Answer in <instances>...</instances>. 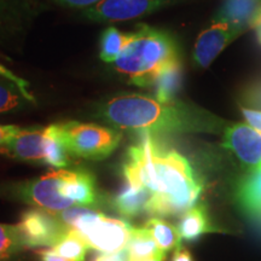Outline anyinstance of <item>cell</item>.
Masks as SVG:
<instances>
[{
	"label": "cell",
	"instance_id": "7",
	"mask_svg": "<svg viewBox=\"0 0 261 261\" xmlns=\"http://www.w3.org/2000/svg\"><path fill=\"white\" fill-rule=\"evenodd\" d=\"M54 139L50 127L46 128H21L4 145L0 152L19 161L46 165L48 149Z\"/></svg>",
	"mask_w": 261,
	"mask_h": 261
},
{
	"label": "cell",
	"instance_id": "20",
	"mask_svg": "<svg viewBox=\"0 0 261 261\" xmlns=\"http://www.w3.org/2000/svg\"><path fill=\"white\" fill-rule=\"evenodd\" d=\"M181 83V64L179 63L174 67L169 68L160 75L151 87H154L155 98H158L161 102L168 103L175 100L177 94Z\"/></svg>",
	"mask_w": 261,
	"mask_h": 261
},
{
	"label": "cell",
	"instance_id": "8",
	"mask_svg": "<svg viewBox=\"0 0 261 261\" xmlns=\"http://www.w3.org/2000/svg\"><path fill=\"white\" fill-rule=\"evenodd\" d=\"M62 169L47 173L35 180L19 187L18 196L31 204H35L51 214H58L74 204L60 192Z\"/></svg>",
	"mask_w": 261,
	"mask_h": 261
},
{
	"label": "cell",
	"instance_id": "23",
	"mask_svg": "<svg viewBox=\"0 0 261 261\" xmlns=\"http://www.w3.org/2000/svg\"><path fill=\"white\" fill-rule=\"evenodd\" d=\"M23 247L17 225L0 224V260L9 259Z\"/></svg>",
	"mask_w": 261,
	"mask_h": 261
},
{
	"label": "cell",
	"instance_id": "33",
	"mask_svg": "<svg viewBox=\"0 0 261 261\" xmlns=\"http://www.w3.org/2000/svg\"><path fill=\"white\" fill-rule=\"evenodd\" d=\"M93 261H106V259H104L103 255H99V256H97Z\"/></svg>",
	"mask_w": 261,
	"mask_h": 261
},
{
	"label": "cell",
	"instance_id": "14",
	"mask_svg": "<svg viewBox=\"0 0 261 261\" xmlns=\"http://www.w3.org/2000/svg\"><path fill=\"white\" fill-rule=\"evenodd\" d=\"M60 192L75 204L90 205L97 202L96 182L92 174L85 169H62Z\"/></svg>",
	"mask_w": 261,
	"mask_h": 261
},
{
	"label": "cell",
	"instance_id": "18",
	"mask_svg": "<svg viewBox=\"0 0 261 261\" xmlns=\"http://www.w3.org/2000/svg\"><path fill=\"white\" fill-rule=\"evenodd\" d=\"M127 249L130 261H145L163 254L145 227H133Z\"/></svg>",
	"mask_w": 261,
	"mask_h": 261
},
{
	"label": "cell",
	"instance_id": "11",
	"mask_svg": "<svg viewBox=\"0 0 261 261\" xmlns=\"http://www.w3.org/2000/svg\"><path fill=\"white\" fill-rule=\"evenodd\" d=\"M224 148L233 152L250 169L261 167V133L244 123L227 127L224 133Z\"/></svg>",
	"mask_w": 261,
	"mask_h": 261
},
{
	"label": "cell",
	"instance_id": "3",
	"mask_svg": "<svg viewBox=\"0 0 261 261\" xmlns=\"http://www.w3.org/2000/svg\"><path fill=\"white\" fill-rule=\"evenodd\" d=\"M128 34V41L114 65L130 84L152 86L163 71L180 63L177 45L166 32L139 24Z\"/></svg>",
	"mask_w": 261,
	"mask_h": 261
},
{
	"label": "cell",
	"instance_id": "19",
	"mask_svg": "<svg viewBox=\"0 0 261 261\" xmlns=\"http://www.w3.org/2000/svg\"><path fill=\"white\" fill-rule=\"evenodd\" d=\"M144 227L154 238L155 243L163 254H167L173 248L180 246L181 238L179 236L178 228L168 221L160 218H151L146 221Z\"/></svg>",
	"mask_w": 261,
	"mask_h": 261
},
{
	"label": "cell",
	"instance_id": "5",
	"mask_svg": "<svg viewBox=\"0 0 261 261\" xmlns=\"http://www.w3.org/2000/svg\"><path fill=\"white\" fill-rule=\"evenodd\" d=\"M51 128L69 154L86 160L109 158L121 142L119 130L93 123L68 121L54 123Z\"/></svg>",
	"mask_w": 261,
	"mask_h": 261
},
{
	"label": "cell",
	"instance_id": "24",
	"mask_svg": "<svg viewBox=\"0 0 261 261\" xmlns=\"http://www.w3.org/2000/svg\"><path fill=\"white\" fill-rule=\"evenodd\" d=\"M27 102H31V100H28L23 92L18 89L17 85L11 81L0 83V114L19 109Z\"/></svg>",
	"mask_w": 261,
	"mask_h": 261
},
{
	"label": "cell",
	"instance_id": "9",
	"mask_svg": "<svg viewBox=\"0 0 261 261\" xmlns=\"http://www.w3.org/2000/svg\"><path fill=\"white\" fill-rule=\"evenodd\" d=\"M37 0H0V45H15L38 15Z\"/></svg>",
	"mask_w": 261,
	"mask_h": 261
},
{
	"label": "cell",
	"instance_id": "6",
	"mask_svg": "<svg viewBox=\"0 0 261 261\" xmlns=\"http://www.w3.org/2000/svg\"><path fill=\"white\" fill-rule=\"evenodd\" d=\"M17 228L24 247H54L70 230L54 214L40 210L24 212Z\"/></svg>",
	"mask_w": 261,
	"mask_h": 261
},
{
	"label": "cell",
	"instance_id": "25",
	"mask_svg": "<svg viewBox=\"0 0 261 261\" xmlns=\"http://www.w3.org/2000/svg\"><path fill=\"white\" fill-rule=\"evenodd\" d=\"M0 76L3 77V79L8 80V81H11V83H14L15 85H17V87L19 90L23 92V94L25 97L28 98V100H31V102L33 103L34 102V97L32 96V93L29 92V85L27 81H25L24 79H22V77L17 76V75L12 73L11 70H9L8 68L4 67L3 64H0Z\"/></svg>",
	"mask_w": 261,
	"mask_h": 261
},
{
	"label": "cell",
	"instance_id": "32",
	"mask_svg": "<svg viewBox=\"0 0 261 261\" xmlns=\"http://www.w3.org/2000/svg\"><path fill=\"white\" fill-rule=\"evenodd\" d=\"M259 24H261V11H260L259 16H257V18L255 19V23H254V27L253 28H256Z\"/></svg>",
	"mask_w": 261,
	"mask_h": 261
},
{
	"label": "cell",
	"instance_id": "4",
	"mask_svg": "<svg viewBox=\"0 0 261 261\" xmlns=\"http://www.w3.org/2000/svg\"><path fill=\"white\" fill-rule=\"evenodd\" d=\"M58 219L85 241L89 248L112 254L127 247L133 226L125 220L106 217L86 208H68Z\"/></svg>",
	"mask_w": 261,
	"mask_h": 261
},
{
	"label": "cell",
	"instance_id": "29",
	"mask_svg": "<svg viewBox=\"0 0 261 261\" xmlns=\"http://www.w3.org/2000/svg\"><path fill=\"white\" fill-rule=\"evenodd\" d=\"M172 261H194V259H192L191 254L188 249L179 246L178 248H175V252L173 254Z\"/></svg>",
	"mask_w": 261,
	"mask_h": 261
},
{
	"label": "cell",
	"instance_id": "26",
	"mask_svg": "<svg viewBox=\"0 0 261 261\" xmlns=\"http://www.w3.org/2000/svg\"><path fill=\"white\" fill-rule=\"evenodd\" d=\"M55 2L60 3L62 5L71 6V8H90L102 0H55Z\"/></svg>",
	"mask_w": 261,
	"mask_h": 261
},
{
	"label": "cell",
	"instance_id": "15",
	"mask_svg": "<svg viewBox=\"0 0 261 261\" xmlns=\"http://www.w3.org/2000/svg\"><path fill=\"white\" fill-rule=\"evenodd\" d=\"M152 194L148 189L125 180V184L113 197V207L117 213L133 218L146 213Z\"/></svg>",
	"mask_w": 261,
	"mask_h": 261
},
{
	"label": "cell",
	"instance_id": "16",
	"mask_svg": "<svg viewBox=\"0 0 261 261\" xmlns=\"http://www.w3.org/2000/svg\"><path fill=\"white\" fill-rule=\"evenodd\" d=\"M178 232L181 241L194 242L205 233L218 231L211 223L210 215L204 204H197L181 215L178 224Z\"/></svg>",
	"mask_w": 261,
	"mask_h": 261
},
{
	"label": "cell",
	"instance_id": "31",
	"mask_svg": "<svg viewBox=\"0 0 261 261\" xmlns=\"http://www.w3.org/2000/svg\"><path fill=\"white\" fill-rule=\"evenodd\" d=\"M256 29V38H257V41H259V44H261V24L257 25L255 28Z\"/></svg>",
	"mask_w": 261,
	"mask_h": 261
},
{
	"label": "cell",
	"instance_id": "27",
	"mask_svg": "<svg viewBox=\"0 0 261 261\" xmlns=\"http://www.w3.org/2000/svg\"><path fill=\"white\" fill-rule=\"evenodd\" d=\"M37 254L40 261H69L61 256L60 254L51 249H40L37 250Z\"/></svg>",
	"mask_w": 261,
	"mask_h": 261
},
{
	"label": "cell",
	"instance_id": "21",
	"mask_svg": "<svg viewBox=\"0 0 261 261\" xmlns=\"http://www.w3.org/2000/svg\"><path fill=\"white\" fill-rule=\"evenodd\" d=\"M128 33L120 32L117 28H107L100 38V58L109 63L115 62L125 48L128 41Z\"/></svg>",
	"mask_w": 261,
	"mask_h": 261
},
{
	"label": "cell",
	"instance_id": "30",
	"mask_svg": "<svg viewBox=\"0 0 261 261\" xmlns=\"http://www.w3.org/2000/svg\"><path fill=\"white\" fill-rule=\"evenodd\" d=\"M165 257H166L165 254H162V255L151 257V259H148V260H145V261H165Z\"/></svg>",
	"mask_w": 261,
	"mask_h": 261
},
{
	"label": "cell",
	"instance_id": "28",
	"mask_svg": "<svg viewBox=\"0 0 261 261\" xmlns=\"http://www.w3.org/2000/svg\"><path fill=\"white\" fill-rule=\"evenodd\" d=\"M17 129L18 127L14 125H0V146L4 145Z\"/></svg>",
	"mask_w": 261,
	"mask_h": 261
},
{
	"label": "cell",
	"instance_id": "13",
	"mask_svg": "<svg viewBox=\"0 0 261 261\" xmlns=\"http://www.w3.org/2000/svg\"><path fill=\"white\" fill-rule=\"evenodd\" d=\"M261 11V0H221L215 22H224L237 35L253 28Z\"/></svg>",
	"mask_w": 261,
	"mask_h": 261
},
{
	"label": "cell",
	"instance_id": "1",
	"mask_svg": "<svg viewBox=\"0 0 261 261\" xmlns=\"http://www.w3.org/2000/svg\"><path fill=\"white\" fill-rule=\"evenodd\" d=\"M123 179L151 192L146 213L160 217L184 214L197 203L203 184L190 162L173 149H165L154 135L140 133L129 146L122 166Z\"/></svg>",
	"mask_w": 261,
	"mask_h": 261
},
{
	"label": "cell",
	"instance_id": "2",
	"mask_svg": "<svg viewBox=\"0 0 261 261\" xmlns=\"http://www.w3.org/2000/svg\"><path fill=\"white\" fill-rule=\"evenodd\" d=\"M98 116L120 129L137 133L167 135L212 130L214 119L210 114L178 100L161 102L138 93L114 97L99 107Z\"/></svg>",
	"mask_w": 261,
	"mask_h": 261
},
{
	"label": "cell",
	"instance_id": "17",
	"mask_svg": "<svg viewBox=\"0 0 261 261\" xmlns=\"http://www.w3.org/2000/svg\"><path fill=\"white\" fill-rule=\"evenodd\" d=\"M236 198L244 213L255 219H261V167L252 169L240 181Z\"/></svg>",
	"mask_w": 261,
	"mask_h": 261
},
{
	"label": "cell",
	"instance_id": "22",
	"mask_svg": "<svg viewBox=\"0 0 261 261\" xmlns=\"http://www.w3.org/2000/svg\"><path fill=\"white\" fill-rule=\"evenodd\" d=\"M89 246L79 234L69 230L58 242L52 247V250L69 261H85Z\"/></svg>",
	"mask_w": 261,
	"mask_h": 261
},
{
	"label": "cell",
	"instance_id": "10",
	"mask_svg": "<svg viewBox=\"0 0 261 261\" xmlns=\"http://www.w3.org/2000/svg\"><path fill=\"white\" fill-rule=\"evenodd\" d=\"M171 0H102L85 10V16L96 22H117L142 17Z\"/></svg>",
	"mask_w": 261,
	"mask_h": 261
},
{
	"label": "cell",
	"instance_id": "12",
	"mask_svg": "<svg viewBox=\"0 0 261 261\" xmlns=\"http://www.w3.org/2000/svg\"><path fill=\"white\" fill-rule=\"evenodd\" d=\"M238 35L224 22H215L198 35L195 42L194 61L198 67H210L225 47Z\"/></svg>",
	"mask_w": 261,
	"mask_h": 261
}]
</instances>
